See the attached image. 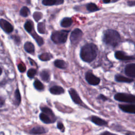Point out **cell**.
Returning <instances> with one entry per match:
<instances>
[{
  "instance_id": "d590c367",
  "label": "cell",
  "mask_w": 135,
  "mask_h": 135,
  "mask_svg": "<svg viewBox=\"0 0 135 135\" xmlns=\"http://www.w3.org/2000/svg\"><path fill=\"white\" fill-rule=\"evenodd\" d=\"M100 135H117V134H114V133H113L110 132H109V131H104V132H103L102 133H101Z\"/></svg>"
},
{
  "instance_id": "44dd1931",
  "label": "cell",
  "mask_w": 135,
  "mask_h": 135,
  "mask_svg": "<svg viewBox=\"0 0 135 135\" xmlns=\"http://www.w3.org/2000/svg\"><path fill=\"white\" fill-rule=\"evenodd\" d=\"M52 55L49 53H44L39 55V59L43 61H46L51 60L52 58Z\"/></svg>"
},
{
  "instance_id": "f546056e",
  "label": "cell",
  "mask_w": 135,
  "mask_h": 135,
  "mask_svg": "<svg viewBox=\"0 0 135 135\" xmlns=\"http://www.w3.org/2000/svg\"><path fill=\"white\" fill-rule=\"evenodd\" d=\"M42 4L46 6H51L57 4L56 0H43Z\"/></svg>"
},
{
  "instance_id": "4dcf8cb0",
  "label": "cell",
  "mask_w": 135,
  "mask_h": 135,
  "mask_svg": "<svg viewBox=\"0 0 135 135\" xmlns=\"http://www.w3.org/2000/svg\"><path fill=\"white\" fill-rule=\"evenodd\" d=\"M36 73V70L34 69H30L28 70L27 73V75L28 78H33Z\"/></svg>"
},
{
  "instance_id": "5b68a950",
  "label": "cell",
  "mask_w": 135,
  "mask_h": 135,
  "mask_svg": "<svg viewBox=\"0 0 135 135\" xmlns=\"http://www.w3.org/2000/svg\"><path fill=\"white\" fill-rule=\"evenodd\" d=\"M83 33L79 28H75L74 30L70 35V41L72 44H76L81 40Z\"/></svg>"
},
{
  "instance_id": "6da1fadb",
  "label": "cell",
  "mask_w": 135,
  "mask_h": 135,
  "mask_svg": "<svg viewBox=\"0 0 135 135\" xmlns=\"http://www.w3.org/2000/svg\"><path fill=\"white\" fill-rule=\"evenodd\" d=\"M97 53L98 47L94 44H86L81 48L80 57L83 61L89 63L95 59Z\"/></svg>"
},
{
  "instance_id": "7a4b0ae2",
  "label": "cell",
  "mask_w": 135,
  "mask_h": 135,
  "mask_svg": "<svg viewBox=\"0 0 135 135\" xmlns=\"http://www.w3.org/2000/svg\"><path fill=\"white\" fill-rule=\"evenodd\" d=\"M103 40L106 44L115 47L119 44L121 37L117 31L113 30H108L104 34Z\"/></svg>"
},
{
  "instance_id": "cb8c5ba5",
  "label": "cell",
  "mask_w": 135,
  "mask_h": 135,
  "mask_svg": "<svg viewBox=\"0 0 135 135\" xmlns=\"http://www.w3.org/2000/svg\"><path fill=\"white\" fill-rule=\"evenodd\" d=\"M15 100L14 104H16V105H18L20 104L21 100V94L18 89H16L15 92Z\"/></svg>"
},
{
  "instance_id": "74e56055",
  "label": "cell",
  "mask_w": 135,
  "mask_h": 135,
  "mask_svg": "<svg viewBox=\"0 0 135 135\" xmlns=\"http://www.w3.org/2000/svg\"><path fill=\"white\" fill-rule=\"evenodd\" d=\"M29 60L30 61V63H31L32 65H33V66H36V64L34 62V61L33 60H32L31 59H29Z\"/></svg>"
},
{
  "instance_id": "52a82bcc",
  "label": "cell",
  "mask_w": 135,
  "mask_h": 135,
  "mask_svg": "<svg viewBox=\"0 0 135 135\" xmlns=\"http://www.w3.org/2000/svg\"><path fill=\"white\" fill-rule=\"evenodd\" d=\"M0 27L7 33H10L13 31V26L10 23L4 19H0Z\"/></svg>"
},
{
  "instance_id": "603a6c76",
  "label": "cell",
  "mask_w": 135,
  "mask_h": 135,
  "mask_svg": "<svg viewBox=\"0 0 135 135\" xmlns=\"http://www.w3.org/2000/svg\"><path fill=\"white\" fill-rule=\"evenodd\" d=\"M41 109L43 113H44L47 114L49 116H50V117L51 118H52V119H53V118H55V117H54V114H53V111H52L50 108L45 107H42V108H41ZM53 120H54V121H55V120H54V119H53Z\"/></svg>"
},
{
  "instance_id": "e0dca14e",
  "label": "cell",
  "mask_w": 135,
  "mask_h": 135,
  "mask_svg": "<svg viewBox=\"0 0 135 135\" xmlns=\"http://www.w3.org/2000/svg\"><path fill=\"white\" fill-rule=\"evenodd\" d=\"M25 50L29 53H33L34 52L35 47L33 43L30 42H27L25 43L24 46Z\"/></svg>"
},
{
  "instance_id": "836d02e7",
  "label": "cell",
  "mask_w": 135,
  "mask_h": 135,
  "mask_svg": "<svg viewBox=\"0 0 135 135\" xmlns=\"http://www.w3.org/2000/svg\"><path fill=\"white\" fill-rule=\"evenodd\" d=\"M98 99H100V100H102V101H105L108 100V98H107L105 95H104L103 94H100V95L98 96Z\"/></svg>"
},
{
  "instance_id": "8d00e7d4",
  "label": "cell",
  "mask_w": 135,
  "mask_h": 135,
  "mask_svg": "<svg viewBox=\"0 0 135 135\" xmlns=\"http://www.w3.org/2000/svg\"><path fill=\"white\" fill-rule=\"evenodd\" d=\"M4 104V100L0 97V107H2Z\"/></svg>"
},
{
  "instance_id": "d4e9b609",
  "label": "cell",
  "mask_w": 135,
  "mask_h": 135,
  "mask_svg": "<svg viewBox=\"0 0 135 135\" xmlns=\"http://www.w3.org/2000/svg\"><path fill=\"white\" fill-rule=\"evenodd\" d=\"M87 9L90 12H93L99 10L98 6L94 3H89L86 5Z\"/></svg>"
},
{
  "instance_id": "f35d334b",
  "label": "cell",
  "mask_w": 135,
  "mask_h": 135,
  "mask_svg": "<svg viewBox=\"0 0 135 135\" xmlns=\"http://www.w3.org/2000/svg\"><path fill=\"white\" fill-rule=\"evenodd\" d=\"M104 3H108L110 2V0H103Z\"/></svg>"
},
{
  "instance_id": "7402d4cb",
  "label": "cell",
  "mask_w": 135,
  "mask_h": 135,
  "mask_svg": "<svg viewBox=\"0 0 135 135\" xmlns=\"http://www.w3.org/2000/svg\"><path fill=\"white\" fill-rule=\"evenodd\" d=\"M40 76L42 80L45 82H48L50 80V74L46 70H43L40 73Z\"/></svg>"
},
{
  "instance_id": "ffe728a7",
  "label": "cell",
  "mask_w": 135,
  "mask_h": 135,
  "mask_svg": "<svg viewBox=\"0 0 135 135\" xmlns=\"http://www.w3.org/2000/svg\"><path fill=\"white\" fill-rule=\"evenodd\" d=\"M31 34V35L33 36V37L35 39V40L36 41L37 43L38 44V45L39 46H41V45H42L43 44L44 41H43V38H42L41 36H40L39 35H38L36 34V33H35V32H34L32 33Z\"/></svg>"
},
{
  "instance_id": "7c38bea8",
  "label": "cell",
  "mask_w": 135,
  "mask_h": 135,
  "mask_svg": "<svg viewBox=\"0 0 135 135\" xmlns=\"http://www.w3.org/2000/svg\"><path fill=\"white\" fill-rule=\"evenodd\" d=\"M91 120L93 123H94L96 125H98L99 126H107L108 124V123L106 121H105L104 120H103L98 117L95 116V115H93L91 118Z\"/></svg>"
},
{
  "instance_id": "8fae6325",
  "label": "cell",
  "mask_w": 135,
  "mask_h": 135,
  "mask_svg": "<svg viewBox=\"0 0 135 135\" xmlns=\"http://www.w3.org/2000/svg\"><path fill=\"white\" fill-rule=\"evenodd\" d=\"M119 107L124 112L135 113V104H119Z\"/></svg>"
},
{
  "instance_id": "9a60e30c",
  "label": "cell",
  "mask_w": 135,
  "mask_h": 135,
  "mask_svg": "<svg viewBox=\"0 0 135 135\" xmlns=\"http://www.w3.org/2000/svg\"><path fill=\"white\" fill-rule=\"evenodd\" d=\"M50 92L53 94H61L64 93V89L60 86H53L50 89Z\"/></svg>"
},
{
  "instance_id": "d6a6232c",
  "label": "cell",
  "mask_w": 135,
  "mask_h": 135,
  "mask_svg": "<svg viewBox=\"0 0 135 135\" xmlns=\"http://www.w3.org/2000/svg\"><path fill=\"white\" fill-rule=\"evenodd\" d=\"M18 69L21 72H24L26 70V66L24 64L21 63L18 65Z\"/></svg>"
},
{
  "instance_id": "ba28073f",
  "label": "cell",
  "mask_w": 135,
  "mask_h": 135,
  "mask_svg": "<svg viewBox=\"0 0 135 135\" xmlns=\"http://www.w3.org/2000/svg\"><path fill=\"white\" fill-rule=\"evenodd\" d=\"M124 73L129 77L135 78V63L127 65L124 69Z\"/></svg>"
},
{
  "instance_id": "e575fe53",
  "label": "cell",
  "mask_w": 135,
  "mask_h": 135,
  "mask_svg": "<svg viewBox=\"0 0 135 135\" xmlns=\"http://www.w3.org/2000/svg\"><path fill=\"white\" fill-rule=\"evenodd\" d=\"M57 128H59L60 130H62V131H64V126H63V124L62 123H61V122H59V123H57Z\"/></svg>"
},
{
  "instance_id": "ab89813d",
  "label": "cell",
  "mask_w": 135,
  "mask_h": 135,
  "mask_svg": "<svg viewBox=\"0 0 135 135\" xmlns=\"http://www.w3.org/2000/svg\"><path fill=\"white\" fill-rule=\"evenodd\" d=\"M2 69L0 68V75L2 74Z\"/></svg>"
},
{
  "instance_id": "5bb4252c",
  "label": "cell",
  "mask_w": 135,
  "mask_h": 135,
  "mask_svg": "<svg viewBox=\"0 0 135 135\" xmlns=\"http://www.w3.org/2000/svg\"><path fill=\"white\" fill-rule=\"evenodd\" d=\"M115 80L118 82H123V83H131L133 81V80L132 79L128 78L119 74L115 75Z\"/></svg>"
},
{
  "instance_id": "277c9868",
  "label": "cell",
  "mask_w": 135,
  "mask_h": 135,
  "mask_svg": "<svg viewBox=\"0 0 135 135\" xmlns=\"http://www.w3.org/2000/svg\"><path fill=\"white\" fill-rule=\"evenodd\" d=\"M114 98L115 100L130 103H135V95L125 93H118L115 94Z\"/></svg>"
},
{
  "instance_id": "3957f363",
  "label": "cell",
  "mask_w": 135,
  "mask_h": 135,
  "mask_svg": "<svg viewBox=\"0 0 135 135\" xmlns=\"http://www.w3.org/2000/svg\"><path fill=\"white\" fill-rule=\"evenodd\" d=\"M69 31H57L52 33L51 38L52 41L56 44L64 43L66 41Z\"/></svg>"
},
{
  "instance_id": "1f68e13d",
  "label": "cell",
  "mask_w": 135,
  "mask_h": 135,
  "mask_svg": "<svg viewBox=\"0 0 135 135\" xmlns=\"http://www.w3.org/2000/svg\"><path fill=\"white\" fill-rule=\"evenodd\" d=\"M42 17V14L41 12H35L33 14V18L36 21H38Z\"/></svg>"
},
{
  "instance_id": "f1b7e54d",
  "label": "cell",
  "mask_w": 135,
  "mask_h": 135,
  "mask_svg": "<svg viewBox=\"0 0 135 135\" xmlns=\"http://www.w3.org/2000/svg\"><path fill=\"white\" fill-rule=\"evenodd\" d=\"M24 28H25V30H26L27 32L31 33V32H32V30H33L32 23H31V22H30V21H27V22L25 23V24H24Z\"/></svg>"
},
{
  "instance_id": "9c48e42d",
  "label": "cell",
  "mask_w": 135,
  "mask_h": 135,
  "mask_svg": "<svg viewBox=\"0 0 135 135\" xmlns=\"http://www.w3.org/2000/svg\"><path fill=\"white\" fill-rule=\"evenodd\" d=\"M69 94L70 95L71 99H72L73 101L75 103H76L77 104H79V105L83 104V102H82L81 98H80L79 94L75 91V90H74V89H70L69 91Z\"/></svg>"
},
{
  "instance_id": "8992f818",
  "label": "cell",
  "mask_w": 135,
  "mask_h": 135,
  "mask_svg": "<svg viewBox=\"0 0 135 135\" xmlns=\"http://www.w3.org/2000/svg\"><path fill=\"white\" fill-rule=\"evenodd\" d=\"M85 80L88 83L92 85H98L100 82V79L94 75L92 72H88L85 74Z\"/></svg>"
},
{
  "instance_id": "484cf974",
  "label": "cell",
  "mask_w": 135,
  "mask_h": 135,
  "mask_svg": "<svg viewBox=\"0 0 135 135\" xmlns=\"http://www.w3.org/2000/svg\"><path fill=\"white\" fill-rule=\"evenodd\" d=\"M37 30L40 33L44 34L45 33V25L44 22H40L38 24Z\"/></svg>"
},
{
  "instance_id": "4fadbf2b",
  "label": "cell",
  "mask_w": 135,
  "mask_h": 135,
  "mask_svg": "<svg viewBox=\"0 0 135 135\" xmlns=\"http://www.w3.org/2000/svg\"><path fill=\"white\" fill-rule=\"evenodd\" d=\"M30 133L33 134H43L46 132V130L45 129L41 126H36L30 130Z\"/></svg>"
},
{
  "instance_id": "4316f807",
  "label": "cell",
  "mask_w": 135,
  "mask_h": 135,
  "mask_svg": "<svg viewBox=\"0 0 135 135\" xmlns=\"http://www.w3.org/2000/svg\"><path fill=\"white\" fill-rule=\"evenodd\" d=\"M34 86L36 89L37 90H42L44 89V85L42 83L38 80H36L34 82Z\"/></svg>"
},
{
  "instance_id": "30bf717a",
  "label": "cell",
  "mask_w": 135,
  "mask_h": 135,
  "mask_svg": "<svg viewBox=\"0 0 135 135\" xmlns=\"http://www.w3.org/2000/svg\"><path fill=\"white\" fill-rule=\"evenodd\" d=\"M115 57L117 59L122 61L132 60L135 59L134 56L127 55L124 53V52L122 51H117L115 53Z\"/></svg>"
},
{
  "instance_id": "ac0fdd59",
  "label": "cell",
  "mask_w": 135,
  "mask_h": 135,
  "mask_svg": "<svg viewBox=\"0 0 135 135\" xmlns=\"http://www.w3.org/2000/svg\"><path fill=\"white\" fill-rule=\"evenodd\" d=\"M54 65L56 67L62 69H65L67 68V64L66 63L62 60H56L54 62Z\"/></svg>"
},
{
  "instance_id": "2e32d148",
  "label": "cell",
  "mask_w": 135,
  "mask_h": 135,
  "mask_svg": "<svg viewBox=\"0 0 135 135\" xmlns=\"http://www.w3.org/2000/svg\"><path fill=\"white\" fill-rule=\"evenodd\" d=\"M40 118L41 121L45 123H51L54 122L53 120L51 119V117L50 116L43 112L41 113L40 114Z\"/></svg>"
},
{
  "instance_id": "d6986e66",
  "label": "cell",
  "mask_w": 135,
  "mask_h": 135,
  "mask_svg": "<svg viewBox=\"0 0 135 135\" xmlns=\"http://www.w3.org/2000/svg\"><path fill=\"white\" fill-rule=\"evenodd\" d=\"M72 24V20L71 18L65 17L62 20L61 22V26L63 27H68L71 26Z\"/></svg>"
},
{
  "instance_id": "83f0119b",
  "label": "cell",
  "mask_w": 135,
  "mask_h": 135,
  "mask_svg": "<svg viewBox=\"0 0 135 135\" xmlns=\"http://www.w3.org/2000/svg\"><path fill=\"white\" fill-rule=\"evenodd\" d=\"M29 14H30V10L26 6L23 7L20 10V15L23 17L27 16L29 15Z\"/></svg>"
}]
</instances>
